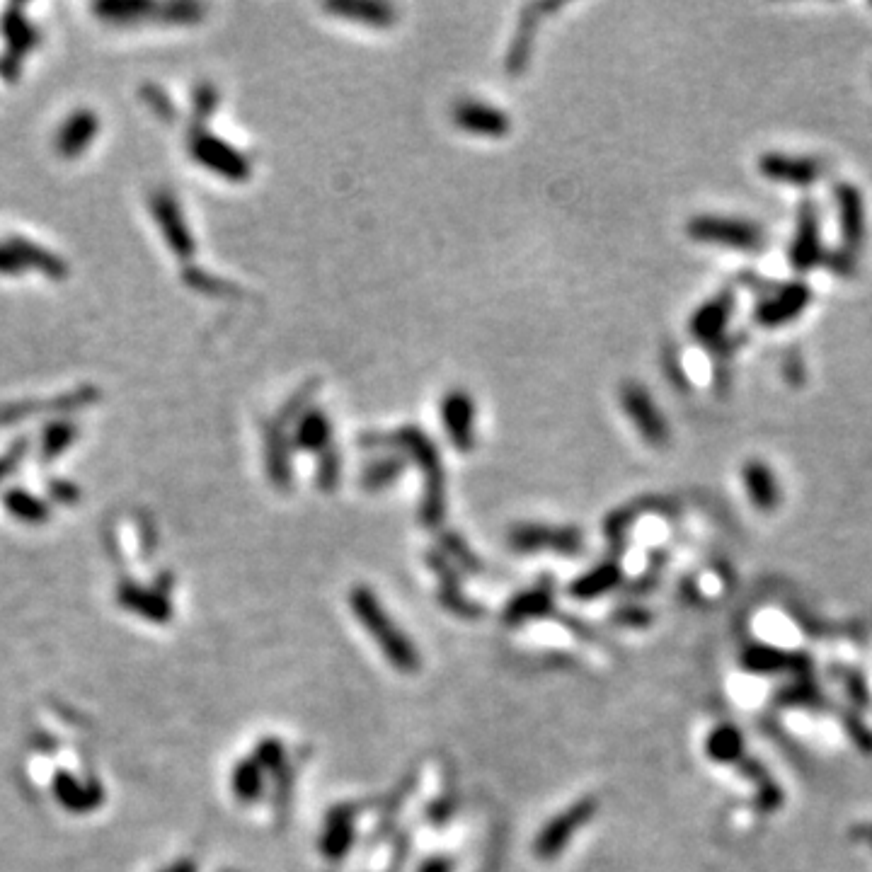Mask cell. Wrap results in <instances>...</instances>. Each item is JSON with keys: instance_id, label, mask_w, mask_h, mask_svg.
<instances>
[{"instance_id": "1", "label": "cell", "mask_w": 872, "mask_h": 872, "mask_svg": "<svg viewBox=\"0 0 872 872\" xmlns=\"http://www.w3.org/2000/svg\"><path fill=\"white\" fill-rule=\"evenodd\" d=\"M359 444L364 449H390L415 463L422 470L424 478L422 521L427 526L441 524L446 514V475L432 436L424 434L415 424H403V427L393 429V432L361 434Z\"/></svg>"}, {"instance_id": "2", "label": "cell", "mask_w": 872, "mask_h": 872, "mask_svg": "<svg viewBox=\"0 0 872 872\" xmlns=\"http://www.w3.org/2000/svg\"><path fill=\"white\" fill-rule=\"evenodd\" d=\"M349 604H352L354 613L374 635L376 645L381 647L383 654L388 657V662L393 664L398 671H417L420 669V654H417L415 645L410 638H405L403 630L398 628L386 611H383L381 601L376 599V594L369 587H354L349 594Z\"/></svg>"}, {"instance_id": "3", "label": "cell", "mask_w": 872, "mask_h": 872, "mask_svg": "<svg viewBox=\"0 0 872 872\" xmlns=\"http://www.w3.org/2000/svg\"><path fill=\"white\" fill-rule=\"evenodd\" d=\"M688 238L705 245H722V248L754 252L766 245V233L761 226L747 221V218L730 216H696L686 226Z\"/></svg>"}, {"instance_id": "4", "label": "cell", "mask_w": 872, "mask_h": 872, "mask_svg": "<svg viewBox=\"0 0 872 872\" xmlns=\"http://www.w3.org/2000/svg\"><path fill=\"white\" fill-rule=\"evenodd\" d=\"M734 313V294L730 289L715 294L710 301H705L691 318V335L698 342H703L715 357H727L732 352L734 340L727 335Z\"/></svg>"}, {"instance_id": "5", "label": "cell", "mask_w": 872, "mask_h": 872, "mask_svg": "<svg viewBox=\"0 0 872 872\" xmlns=\"http://www.w3.org/2000/svg\"><path fill=\"white\" fill-rule=\"evenodd\" d=\"M189 153H192L197 163L218 172L226 180L243 182L250 177V160L240 151H235L233 146H228L226 141L211 136L204 126H194L192 134H189Z\"/></svg>"}, {"instance_id": "6", "label": "cell", "mask_w": 872, "mask_h": 872, "mask_svg": "<svg viewBox=\"0 0 872 872\" xmlns=\"http://www.w3.org/2000/svg\"><path fill=\"white\" fill-rule=\"evenodd\" d=\"M621 405L628 415V420L633 422V427L638 429V434L647 444L654 449H662L669 444V422L662 415L657 403L652 400V395L647 393V388L642 383L628 381L621 386Z\"/></svg>"}, {"instance_id": "7", "label": "cell", "mask_w": 872, "mask_h": 872, "mask_svg": "<svg viewBox=\"0 0 872 872\" xmlns=\"http://www.w3.org/2000/svg\"><path fill=\"white\" fill-rule=\"evenodd\" d=\"M509 545L519 553L553 550L562 555H577L584 548V536L575 526L521 524L509 531Z\"/></svg>"}, {"instance_id": "8", "label": "cell", "mask_w": 872, "mask_h": 872, "mask_svg": "<svg viewBox=\"0 0 872 872\" xmlns=\"http://www.w3.org/2000/svg\"><path fill=\"white\" fill-rule=\"evenodd\" d=\"M594 814H596V800H592V797H584V800L567 807L565 812H560L555 819H550L548 826L538 834L536 843H533L536 856L541 860H553L555 856H560V851L572 841V836H575L579 826L589 824V819H592Z\"/></svg>"}, {"instance_id": "9", "label": "cell", "mask_w": 872, "mask_h": 872, "mask_svg": "<svg viewBox=\"0 0 872 872\" xmlns=\"http://www.w3.org/2000/svg\"><path fill=\"white\" fill-rule=\"evenodd\" d=\"M810 301L812 291L805 281H788V284H780L778 289L761 298L759 306L754 308V318L763 327L793 323L810 306Z\"/></svg>"}, {"instance_id": "10", "label": "cell", "mask_w": 872, "mask_h": 872, "mask_svg": "<svg viewBox=\"0 0 872 872\" xmlns=\"http://www.w3.org/2000/svg\"><path fill=\"white\" fill-rule=\"evenodd\" d=\"M439 417L453 449L470 453L475 449V400L468 390L453 388L441 398Z\"/></svg>"}, {"instance_id": "11", "label": "cell", "mask_w": 872, "mask_h": 872, "mask_svg": "<svg viewBox=\"0 0 872 872\" xmlns=\"http://www.w3.org/2000/svg\"><path fill=\"white\" fill-rule=\"evenodd\" d=\"M790 265L797 272H810L812 267L822 265L826 252L822 245V223H819V211L812 202H805L797 211L795 235L788 250Z\"/></svg>"}, {"instance_id": "12", "label": "cell", "mask_w": 872, "mask_h": 872, "mask_svg": "<svg viewBox=\"0 0 872 872\" xmlns=\"http://www.w3.org/2000/svg\"><path fill=\"white\" fill-rule=\"evenodd\" d=\"M558 10H560V3H531L521 8L519 25H516V32H514V42L507 51V61H504V68H507L509 76L516 78L529 68L533 44H536L538 25H541L545 15L558 13Z\"/></svg>"}, {"instance_id": "13", "label": "cell", "mask_w": 872, "mask_h": 872, "mask_svg": "<svg viewBox=\"0 0 872 872\" xmlns=\"http://www.w3.org/2000/svg\"><path fill=\"white\" fill-rule=\"evenodd\" d=\"M453 124L461 131L473 136H487V139H502L512 131V119L507 112L480 100H461L453 105L451 112Z\"/></svg>"}, {"instance_id": "14", "label": "cell", "mask_w": 872, "mask_h": 872, "mask_svg": "<svg viewBox=\"0 0 872 872\" xmlns=\"http://www.w3.org/2000/svg\"><path fill=\"white\" fill-rule=\"evenodd\" d=\"M759 170L766 180L780 185L810 187L822 177V163L807 156H785V153H766L759 160Z\"/></svg>"}, {"instance_id": "15", "label": "cell", "mask_w": 872, "mask_h": 872, "mask_svg": "<svg viewBox=\"0 0 872 872\" xmlns=\"http://www.w3.org/2000/svg\"><path fill=\"white\" fill-rule=\"evenodd\" d=\"M834 199H836V209H839L843 250L858 252V248L865 240L863 194H860V189L856 185L841 182V185L834 189Z\"/></svg>"}, {"instance_id": "16", "label": "cell", "mask_w": 872, "mask_h": 872, "mask_svg": "<svg viewBox=\"0 0 872 872\" xmlns=\"http://www.w3.org/2000/svg\"><path fill=\"white\" fill-rule=\"evenodd\" d=\"M323 8L330 15L371 27V30H388L398 22V10L390 3H378V0H330Z\"/></svg>"}, {"instance_id": "17", "label": "cell", "mask_w": 872, "mask_h": 872, "mask_svg": "<svg viewBox=\"0 0 872 872\" xmlns=\"http://www.w3.org/2000/svg\"><path fill=\"white\" fill-rule=\"evenodd\" d=\"M153 214H156L160 228H163L165 238H168L170 248L175 250L182 260L192 257L194 240L187 231V223L185 218H182L180 206H177L170 192H165V189L163 192H156V197H153Z\"/></svg>"}, {"instance_id": "18", "label": "cell", "mask_w": 872, "mask_h": 872, "mask_svg": "<svg viewBox=\"0 0 872 872\" xmlns=\"http://www.w3.org/2000/svg\"><path fill=\"white\" fill-rule=\"evenodd\" d=\"M265 456H267V470L272 483L279 490H289L291 478V434L286 432V424L279 420L267 422L265 427Z\"/></svg>"}, {"instance_id": "19", "label": "cell", "mask_w": 872, "mask_h": 872, "mask_svg": "<svg viewBox=\"0 0 872 872\" xmlns=\"http://www.w3.org/2000/svg\"><path fill=\"white\" fill-rule=\"evenodd\" d=\"M291 446L308 453H325L332 449V422L320 407H308L294 424Z\"/></svg>"}, {"instance_id": "20", "label": "cell", "mask_w": 872, "mask_h": 872, "mask_svg": "<svg viewBox=\"0 0 872 872\" xmlns=\"http://www.w3.org/2000/svg\"><path fill=\"white\" fill-rule=\"evenodd\" d=\"M97 126L100 124H97L95 114L88 112V109L71 114V119L63 124L59 139H56V151H59L63 158H76L78 153L93 141Z\"/></svg>"}, {"instance_id": "21", "label": "cell", "mask_w": 872, "mask_h": 872, "mask_svg": "<svg viewBox=\"0 0 872 872\" xmlns=\"http://www.w3.org/2000/svg\"><path fill=\"white\" fill-rule=\"evenodd\" d=\"M744 485H747L754 507L768 512V509H773L778 504V480L773 475V470L763 461L747 463V468H744Z\"/></svg>"}, {"instance_id": "22", "label": "cell", "mask_w": 872, "mask_h": 872, "mask_svg": "<svg viewBox=\"0 0 872 872\" xmlns=\"http://www.w3.org/2000/svg\"><path fill=\"white\" fill-rule=\"evenodd\" d=\"M405 463V456H400L395 451L386 453L381 458H374V461L361 468V487L369 492L386 490V487L393 485L405 473Z\"/></svg>"}, {"instance_id": "23", "label": "cell", "mask_w": 872, "mask_h": 872, "mask_svg": "<svg viewBox=\"0 0 872 872\" xmlns=\"http://www.w3.org/2000/svg\"><path fill=\"white\" fill-rule=\"evenodd\" d=\"M354 841V826H352V817H349V810L344 807V810L332 812L330 817H327V826H325V834H323V853L327 858H342L344 853L349 851V846H352Z\"/></svg>"}, {"instance_id": "24", "label": "cell", "mask_w": 872, "mask_h": 872, "mask_svg": "<svg viewBox=\"0 0 872 872\" xmlns=\"http://www.w3.org/2000/svg\"><path fill=\"white\" fill-rule=\"evenodd\" d=\"M8 248L15 252L17 260L22 262V267H39L44 274H49V277L61 279L66 277V265H63L61 257H54L51 252H47L44 248H37V245L30 243V240L25 238H13L8 240Z\"/></svg>"}, {"instance_id": "25", "label": "cell", "mask_w": 872, "mask_h": 872, "mask_svg": "<svg viewBox=\"0 0 872 872\" xmlns=\"http://www.w3.org/2000/svg\"><path fill=\"white\" fill-rule=\"evenodd\" d=\"M618 582H621V567L616 562H604V565L594 567L589 575L579 577L572 584V594L579 599H596V596L611 592Z\"/></svg>"}, {"instance_id": "26", "label": "cell", "mask_w": 872, "mask_h": 872, "mask_svg": "<svg viewBox=\"0 0 872 872\" xmlns=\"http://www.w3.org/2000/svg\"><path fill=\"white\" fill-rule=\"evenodd\" d=\"M3 32L8 34L10 49H13L10 59L15 61H20L22 54H27V51L37 44V32L27 25L25 15H22L20 8H10L8 13L3 15Z\"/></svg>"}, {"instance_id": "27", "label": "cell", "mask_w": 872, "mask_h": 872, "mask_svg": "<svg viewBox=\"0 0 872 872\" xmlns=\"http://www.w3.org/2000/svg\"><path fill=\"white\" fill-rule=\"evenodd\" d=\"M550 601H553L550 589L538 587L533 589V592L516 596L512 606L507 608V616L504 618H507V623H521V621H529V618L543 616V613L550 611Z\"/></svg>"}, {"instance_id": "28", "label": "cell", "mask_w": 872, "mask_h": 872, "mask_svg": "<svg viewBox=\"0 0 872 872\" xmlns=\"http://www.w3.org/2000/svg\"><path fill=\"white\" fill-rule=\"evenodd\" d=\"M340 453L335 451V446H332L330 451L320 453V461H318V487L323 492H335L337 483H340V475H342V466H340Z\"/></svg>"}, {"instance_id": "29", "label": "cell", "mask_w": 872, "mask_h": 872, "mask_svg": "<svg viewBox=\"0 0 872 872\" xmlns=\"http://www.w3.org/2000/svg\"><path fill=\"white\" fill-rule=\"evenodd\" d=\"M185 281L189 286H194V289L204 291V294H209V296H233L235 291H238L233 284H228V281H223V279L209 277V274H204L202 269H194V272L192 269H187Z\"/></svg>"}, {"instance_id": "30", "label": "cell", "mask_w": 872, "mask_h": 872, "mask_svg": "<svg viewBox=\"0 0 872 872\" xmlns=\"http://www.w3.org/2000/svg\"><path fill=\"white\" fill-rule=\"evenodd\" d=\"M73 439H76V427H73L71 422L51 424L47 434H44V458L59 456Z\"/></svg>"}, {"instance_id": "31", "label": "cell", "mask_w": 872, "mask_h": 872, "mask_svg": "<svg viewBox=\"0 0 872 872\" xmlns=\"http://www.w3.org/2000/svg\"><path fill=\"white\" fill-rule=\"evenodd\" d=\"M824 265L831 269V274L836 277H851L856 272V252H848L839 248L836 252H826Z\"/></svg>"}, {"instance_id": "32", "label": "cell", "mask_w": 872, "mask_h": 872, "mask_svg": "<svg viewBox=\"0 0 872 872\" xmlns=\"http://www.w3.org/2000/svg\"><path fill=\"white\" fill-rule=\"evenodd\" d=\"M218 107V93L214 85L204 83L199 85L197 93H194V112H197L199 119H209L211 114H214V109Z\"/></svg>"}, {"instance_id": "33", "label": "cell", "mask_w": 872, "mask_h": 872, "mask_svg": "<svg viewBox=\"0 0 872 872\" xmlns=\"http://www.w3.org/2000/svg\"><path fill=\"white\" fill-rule=\"evenodd\" d=\"M257 790H260V771H257V766L248 763L238 773V793L243 797H255Z\"/></svg>"}, {"instance_id": "34", "label": "cell", "mask_w": 872, "mask_h": 872, "mask_svg": "<svg viewBox=\"0 0 872 872\" xmlns=\"http://www.w3.org/2000/svg\"><path fill=\"white\" fill-rule=\"evenodd\" d=\"M664 366L669 369V376L671 381H674L676 390H688V378L684 374V369H681V361L674 357V352L664 354Z\"/></svg>"}, {"instance_id": "35", "label": "cell", "mask_w": 872, "mask_h": 872, "mask_svg": "<svg viewBox=\"0 0 872 872\" xmlns=\"http://www.w3.org/2000/svg\"><path fill=\"white\" fill-rule=\"evenodd\" d=\"M22 267V262L17 260V255L8 248V243L0 245V274H17Z\"/></svg>"}, {"instance_id": "36", "label": "cell", "mask_w": 872, "mask_h": 872, "mask_svg": "<svg viewBox=\"0 0 872 872\" xmlns=\"http://www.w3.org/2000/svg\"><path fill=\"white\" fill-rule=\"evenodd\" d=\"M420 872H451V863H449V860L434 858V860H429V863L424 865Z\"/></svg>"}, {"instance_id": "37", "label": "cell", "mask_w": 872, "mask_h": 872, "mask_svg": "<svg viewBox=\"0 0 872 872\" xmlns=\"http://www.w3.org/2000/svg\"><path fill=\"white\" fill-rule=\"evenodd\" d=\"M148 102H151L153 107L158 109V112H163V114H170V105H168V100H165V95L160 93V90H156V93H153L151 97H146Z\"/></svg>"}]
</instances>
